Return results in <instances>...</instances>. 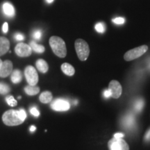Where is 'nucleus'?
Here are the masks:
<instances>
[{"instance_id":"obj_1","label":"nucleus","mask_w":150,"mask_h":150,"mask_svg":"<svg viewBox=\"0 0 150 150\" xmlns=\"http://www.w3.org/2000/svg\"><path fill=\"white\" fill-rule=\"evenodd\" d=\"M27 118V112L24 109L8 110L2 115V121L7 126H18L24 122Z\"/></svg>"},{"instance_id":"obj_2","label":"nucleus","mask_w":150,"mask_h":150,"mask_svg":"<svg viewBox=\"0 0 150 150\" xmlns=\"http://www.w3.org/2000/svg\"><path fill=\"white\" fill-rule=\"evenodd\" d=\"M50 45L52 51L59 58H65L67 55V48L65 41L61 38L52 36L50 38Z\"/></svg>"},{"instance_id":"obj_3","label":"nucleus","mask_w":150,"mask_h":150,"mask_svg":"<svg viewBox=\"0 0 150 150\" xmlns=\"http://www.w3.org/2000/svg\"><path fill=\"white\" fill-rule=\"evenodd\" d=\"M74 47L79 60L82 61H86L90 54V48L87 42L83 39H77L75 41Z\"/></svg>"},{"instance_id":"obj_4","label":"nucleus","mask_w":150,"mask_h":150,"mask_svg":"<svg viewBox=\"0 0 150 150\" xmlns=\"http://www.w3.org/2000/svg\"><path fill=\"white\" fill-rule=\"evenodd\" d=\"M147 50L148 46L145 45L138 47L132 49V50H129L128 52H127L125 55H124V59L127 61H133V60L138 59V58L143 55L144 54L147 52Z\"/></svg>"},{"instance_id":"obj_5","label":"nucleus","mask_w":150,"mask_h":150,"mask_svg":"<svg viewBox=\"0 0 150 150\" xmlns=\"http://www.w3.org/2000/svg\"><path fill=\"white\" fill-rule=\"evenodd\" d=\"M108 147L110 150H129V146L125 140L115 137L108 141Z\"/></svg>"},{"instance_id":"obj_6","label":"nucleus","mask_w":150,"mask_h":150,"mask_svg":"<svg viewBox=\"0 0 150 150\" xmlns=\"http://www.w3.org/2000/svg\"><path fill=\"white\" fill-rule=\"evenodd\" d=\"M24 76L29 85L35 86L38 82V74L37 71L31 65L26 67L24 70Z\"/></svg>"},{"instance_id":"obj_7","label":"nucleus","mask_w":150,"mask_h":150,"mask_svg":"<svg viewBox=\"0 0 150 150\" xmlns=\"http://www.w3.org/2000/svg\"><path fill=\"white\" fill-rule=\"evenodd\" d=\"M50 106L52 109L59 112L67 111L70 108V104L68 101L62 98L54 99L53 102H52Z\"/></svg>"},{"instance_id":"obj_8","label":"nucleus","mask_w":150,"mask_h":150,"mask_svg":"<svg viewBox=\"0 0 150 150\" xmlns=\"http://www.w3.org/2000/svg\"><path fill=\"white\" fill-rule=\"evenodd\" d=\"M15 52L20 57H28L32 54V50L29 45L20 42L15 47Z\"/></svg>"},{"instance_id":"obj_9","label":"nucleus","mask_w":150,"mask_h":150,"mask_svg":"<svg viewBox=\"0 0 150 150\" xmlns=\"http://www.w3.org/2000/svg\"><path fill=\"white\" fill-rule=\"evenodd\" d=\"M108 91L110 93V97L114 99H118L122 93V88L120 82L116 80H112L108 85Z\"/></svg>"},{"instance_id":"obj_10","label":"nucleus","mask_w":150,"mask_h":150,"mask_svg":"<svg viewBox=\"0 0 150 150\" xmlns=\"http://www.w3.org/2000/svg\"><path fill=\"white\" fill-rule=\"evenodd\" d=\"M136 117H135L134 114L132 112H129L125 115L122 119V125L123 127L127 130L129 129H132L135 127L136 125Z\"/></svg>"},{"instance_id":"obj_11","label":"nucleus","mask_w":150,"mask_h":150,"mask_svg":"<svg viewBox=\"0 0 150 150\" xmlns=\"http://www.w3.org/2000/svg\"><path fill=\"white\" fill-rule=\"evenodd\" d=\"M13 72V63L9 60L3 61L0 68V77L5 78L8 76Z\"/></svg>"},{"instance_id":"obj_12","label":"nucleus","mask_w":150,"mask_h":150,"mask_svg":"<svg viewBox=\"0 0 150 150\" xmlns=\"http://www.w3.org/2000/svg\"><path fill=\"white\" fill-rule=\"evenodd\" d=\"M2 10L5 16L8 18H13L16 15V10H15L14 6L8 1H6L3 4Z\"/></svg>"},{"instance_id":"obj_13","label":"nucleus","mask_w":150,"mask_h":150,"mask_svg":"<svg viewBox=\"0 0 150 150\" xmlns=\"http://www.w3.org/2000/svg\"><path fill=\"white\" fill-rule=\"evenodd\" d=\"M10 48V42L6 38L0 36V56L8 52Z\"/></svg>"},{"instance_id":"obj_14","label":"nucleus","mask_w":150,"mask_h":150,"mask_svg":"<svg viewBox=\"0 0 150 150\" xmlns=\"http://www.w3.org/2000/svg\"><path fill=\"white\" fill-rule=\"evenodd\" d=\"M61 68L62 72L64 73L65 74L67 75V76H72L75 73L74 67L68 63H63V64L61 65Z\"/></svg>"},{"instance_id":"obj_15","label":"nucleus","mask_w":150,"mask_h":150,"mask_svg":"<svg viewBox=\"0 0 150 150\" xmlns=\"http://www.w3.org/2000/svg\"><path fill=\"white\" fill-rule=\"evenodd\" d=\"M35 65H36L37 69L41 73H46L49 70V65L43 59H38L35 63Z\"/></svg>"},{"instance_id":"obj_16","label":"nucleus","mask_w":150,"mask_h":150,"mask_svg":"<svg viewBox=\"0 0 150 150\" xmlns=\"http://www.w3.org/2000/svg\"><path fill=\"white\" fill-rule=\"evenodd\" d=\"M11 81L15 84L19 83L22 80V72L19 70H15L11 72Z\"/></svg>"},{"instance_id":"obj_17","label":"nucleus","mask_w":150,"mask_h":150,"mask_svg":"<svg viewBox=\"0 0 150 150\" xmlns=\"http://www.w3.org/2000/svg\"><path fill=\"white\" fill-rule=\"evenodd\" d=\"M52 94L50 91H45L40 94L39 99H40V102L43 104H48V103L51 102L52 100Z\"/></svg>"},{"instance_id":"obj_18","label":"nucleus","mask_w":150,"mask_h":150,"mask_svg":"<svg viewBox=\"0 0 150 150\" xmlns=\"http://www.w3.org/2000/svg\"><path fill=\"white\" fill-rule=\"evenodd\" d=\"M145 106V100L141 97L136 99L134 103V110L138 113H139L143 109Z\"/></svg>"},{"instance_id":"obj_19","label":"nucleus","mask_w":150,"mask_h":150,"mask_svg":"<svg viewBox=\"0 0 150 150\" xmlns=\"http://www.w3.org/2000/svg\"><path fill=\"white\" fill-rule=\"evenodd\" d=\"M24 91L27 95L29 96H33V95H37L40 92V88L36 86H31L28 85L24 88Z\"/></svg>"},{"instance_id":"obj_20","label":"nucleus","mask_w":150,"mask_h":150,"mask_svg":"<svg viewBox=\"0 0 150 150\" xmlns=\"http://www.w3.org/2000/svg\"><path fill=\"white\" fill-rule=\"evenodd\" d=\"M30 47H31L32 51L36 52V53L38 54H42L45 52V47L42 45H39L35 42V41H31L29 44Z\"/></svg>"},{"instance_id":"obj_21","label":"nucleus","mask_w":150,"mask_h":150,"mask_svg":"<svg viewBox=\"0 0 150 150\" xmlns=\"http://www.w3.org/2000/svg\"><path fill=\"white\" fill-rule=\"evenodd\" d=\"M11 92V88L8 84L4 83H0V94L6 95Z\"/></svg>"},{"instance_id":"obj_22","label":"nucleus","mask_w":150,"mask_h":150,"mask_svg":"<svg viewBox=\"0 0 150 150\" xmlns=\"http://www.w3.org/2000/svg\"><path fill=\"white\" fill-rule=\"evenodd\" d=\"M5 100L7 104L10 106H11V107H14V106H17V104H18V102L15 99L13 95H8L5 98Z\"/></svg>"},{"instance_id":"obj_23","label":"nucleus","mask_w":150,"mask_h":150,"mask_svg":"<svg viewBox=\"0 0 150 150\" xmlns=\"http://www.w3.org/2000/svg\"><path fill=\"white\" fill-rule=\"evenodd\" d=\"M95 30L98 33H104L106 31V25L103 22H98V23L95 24Z\"/></svg>"},{"instance_id":"obj_24","label":"nucleus","mask_w":150,"mask_h":150,"mask_svg":"<svg viewBox=\"0 0 150 150\" xmlns=\"http://www.w3.org/2000/svg\"><path fill=\"white\" fill-rule=\"evenodd\" d=\"M42 31H41L40 29H35L33 32L32 36L33 38L35 39V40H40L41 38H42Z\"/></svg>"},{"instance_id":"obj_25","label":"nucleus","mask_w":150,"mask_h":150,"mask_svg":"<svg viewBox=\"0 0 150 150\" xmlns=\"http://www.w3.org/2000/svg\"><path fill=\"white\" fill-rule=\"evenodd\" d=\"M112 21L116 24H123L125 22V19L122 17H117V18L112 19Z\"/></svg>"},{"instance_id":"obj_26","label":"nucleus","mask_w":150,"mask_h":150,"mask_svg":"<svg viewBox=\"0 0 150 150\" xmlns=\"http://www.w3.org/2000/svg\"><path fill=\"white\" fill-rule=\"evenodd\" d=\"M30 112H31V115L35 116V117H38L40 115V112H39L38 108L36 107H35V106H33V107L30 108Z\"/></svg>"},{"instance_id":"obj_27","label":"nucleus","mask_w":150,"mask_h":150,"mask_svg":"<svg viewBox=\"0 0 150 150\" xmlns=\"http://www.w3.org/2000/svg\"><path fill=\"white\" fill-rule=\"evenodd\" d=\"M144 140L146 142H150V128L146 131L145 136H144Z\"/></svg>"},{"instance_id":"obj_28","label":"nucleus","mask_w":150,"mask_h":150,"mask_svg":"<svg viewBox=\"0 0 150 150\" xmlns=\"http://www.w3.org/2000/svg\"><path fill=\"white\" fill-rule=\"evenodd\" d=\"M15 38H16V40L18 41H22V40H24V36L23 34H22V33H18L15 35Z\"/></svg>"},{"instance_id":"obj_29","label":"nucleus","mask_w":150,"mask_h":150,"mask_svg":"<svg viewBox=\"0 0 150 150\" xmlns=\"http://www.w3.org/2000/svg\"><path fill=\"white\" fill-rule=\"evenodd\" d=\"M8 24L7 22H4L2 27V31L4 33H6L8 32Z\"/></svg>"},{"instance_id":"obj_30","label":"nucleus","mask_w":150,"mask_h":150,"mask_svg":"<svg viewBox=\"0 0 150 150\" xmlns=\"http://www.w3.org/2000/svg\"><path fill=\"white\" fill-rule=\"evenodd\" d=\"M103 95H104V97L105 98H109L110 97V91H108V90H105L104 91V93H103Z\"/></svg>"},{"instance_id":"obj_31","label":"nucleus","mask_w":150,"mask_h":150,"mask_svg":"<svg viewBox=\"0 0 150 150\" xmlns=\"http://www.w3.org/2000/svg\"><path fill=\"white\" fill-rule=\"evenodd\" d=\"M125 136V134L123 133H116V134H114L113 137L115 138H122L123 137Z\"/></svg>"},{"instance_id":"obj_32","label":"nucleus","mask_w":150,"mask_h":150,"mask_svg":"<svg viewBox=\"0 0 150 150\" xmlns=\"http://www.w3.org/2000/svg\"><path fill=\"white\" fill-rule=\"evenodd\" d=\"M35 130H36V127H35V126H33V125H32V126L30 127L29 131H31V132H34Z\"/></svg>"},{"instance_id":"obj_33","label":"nucleus","mask_w":150,"mask_h":150,"mask_svg":"<svg viewBox=\"0 0 150 150\" xmlns=\"http://www.w3.org/2000/svg\"><path fill=\"white\" fill-rule=\"evenodd\" d=\"M45 1L47 4H52L54 1V0H45Z\"/></svg>"},{"instance_id":"obj_34","label":"nucleus","mask_w":150,"mask_h":150,"mask_svg":"<svg viewBox=\"0 0 150 150\" xmlns=\"http://www.w3.org/2000/svg\"><path fill=\"white\" fill-rule=\"evenodd\" d=\"M148 69L150 70V59H149V62H148Z\"/></svg>"},{"instance_id":"obj_35","label":"nucleus","mask_w":150,"mask_h":150,"mask_svg":"<svg viewBox=\"0 0 150 150\" xmlns=\"http://www.w3.org/2000/svg\"><path fill=\"white\" fill-rule=\"evenodd\" d=\"M2 63H3V61H1V59H0V68H1V65H2Z\"/></svg>"}]
</instances>
